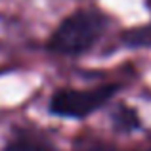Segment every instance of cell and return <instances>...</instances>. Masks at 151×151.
I'll return each instance as SVG.
<instances>
[{"label":"cell","mask_w":151,"mask_h":151,"mask_svg":"<svg viewBox=\"0 0 151 151\" xmlns=\"http://www.w3.org/2000/svg\"><path fill=\"white\" fill-rule=\"evenodd\" d=\"M6 151H46V149L29 140H15L6 147Z\"/></svg>","instance_id":"obj_5"},{"label":"cell","mask_w":151,"mask_h":151,"mask_svg":"<svg viewBox=\"0 0 151 151\" xmlns=\"http://www.w3.org/2000/svg\"><path fill=\"white\" fill-rule=\"evenodd\" d=\"M107 17L96 10H81L71 14L54 31L48 46L55 54L75 55L92 48L105 31Z\"/></svg>","instance_id":"obj_1"},{"label":"cell","mask_w":151,"mask_h":151,"mask_svg":"<svg viewBox=\"0 0 151 151\" xmlns=\"http://www.w3.org/2000/svg\"><path fill=\"white\" fill-rule=\"evenodd\" d=\"M122 40L128 46H149L151 44V25L126 31L122 35Z\"/></svg>","instance_id":"obj_4"},{"label":"cell","mask_w":151,"mask_h":151,"mask_svg":"<svg viewBox=\"0 0 151 151\" xmlns=\"http://www.w3.org/2000/svg\"><path fill=\"white\" fill-rule=\"evenodd\" d=\"M90 151H117V149H113V147H92Z\"/></svg>","instance_id":"obj_6"},{"label":"cell","mask_w":151,"mask_h":151,"mask_svg":"<svg viewBox=\"0 0 151 151\" xmlns=\"http://www.w3.org/2000/svg\"><path fill=\"white\" fill-rule=\"evenodd\" d=\"M149 151H151V149H149Z\"/></svg>","instance_id":"obj_8"},{"label":"cell","mask_w":151,"mask_h":151,"mask_svg":"<svg viewBox=\"0 0 151 151\" xmlns=\"http://www.w3.org/2000/svg\"><path fill=\"white\" fill-rule=\"evenodd\" d=\"M149 6H151V0H149Z\"/></svg>","instance_id":"obj_7"},{"label":"cell","mask_w":151,"mask_h":151,"mask_svg":"<svg viewBox=\"0 0 151 151\" xmlns=\"http://www.w3.org/2000/svg\"><path fill=\"white\" fill-rule=\"evenodd\" d=\"M119 90V84H107L94 90H59L50 100V111L59 117L82 119L100 107Z\"/></svg>","instance_id":"obj_2"},{"label":"cell","mask_w":151,"mask_h":151,"mask_svg":"<svg viewBox=\"0 0 151 151\" xmlns=\"http://www.w3.org/2000/svg\"><path fill=\"white\" fill-rule=\"evenodd\" d=\"M113 121H115V124H117L121 130H124V132L134 130V128L140 126V119H138V115L134 113V109H130V107H126V105L119 107V109L115 111Z\"/></svg>","instance_id":"obj_3"}]
</instances>
